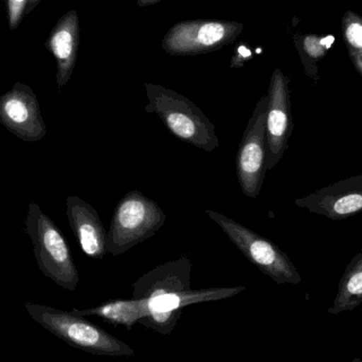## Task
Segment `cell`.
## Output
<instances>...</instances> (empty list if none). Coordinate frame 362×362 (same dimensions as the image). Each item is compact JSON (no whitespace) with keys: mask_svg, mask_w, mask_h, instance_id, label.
Masks as SVG:
<instances>
[{"mask_svg":"<svg viewBox=\"0 0 362 362\" xmlns=\"http://www.w3.org/2000/svg\"><path fill=\"white\" fill-rule=\"evenodd\" d=\"M146 112L155 114L172 135L195 148L213 152L219 146L215 127L191 100L158 84L146 83Z\"/></svg>","mask_w":362,"mask_h":362,"instance_id":"obj_1","label":"cell"},{"mask_svg":"<svg viewBox=\"0 0 362 362\" xmlns=\"http://www.w3.org/2000/svg\"><path fill=\"white\" fill-rule=\"evenodd\" d=\"M25 308L34 321L72 348L103 356L132 357L135 355V350L131 346L84 317L30 302H25Z\"/></svg>","mask_w":362,"mask_h":362,"instance_id":"obj_2","label":"cell"},{"mask_svg":"<svg viewBox=\"0 0 362 362\" xmlns=\"http://www.w3.org/2000/svg\"><path fill=\"white\" fill-rule=\"evenodd\" d=\"M40 272L66 291H74L80 276L69 245L54 221L31 202L25 221Z\"/></svg>","mask_w":362,"mask_h":362,"instance_id":"obj_3","label":"cell"},{"mask_svg":"<svg viewBox=\"0 0 362 362\" xmlns=\"http://www.w3.org/2000/svg\"><path fill=\"white\" fill-rule=\"evenodd\" d=\"M167 215L155 200L133 189L117 204L107 231V251L123 255L154 236L165 226Z\"/></svg>","mask_w":362,"mask_h":362,"instance_id":"obj_4","label":"cell"},{"mask_svg":"<svg viewBox=\"0 0 362 362\" xmlns=\"http://www.w3.org/2000/svg\"><path fill=\"white\" fill-rule=\"evenodd\" d=\"M206 214L223 229L250 263L278 284H299L302 278L288 255L276 244L216 211Z\"/></svg>","mask_w":362,"mask_h":362,"instance_id":"obj_5","label":"cell"},{"mask_svg":"<svg viewBox=\"0 0 362 362\" xmlns=\"http://www.w3.org/2000/svg\"><path fill=\"white\" fill-rule=\"evenodd\" d=\"M267 95L255 105L236 154L235 169L240 189L247 197L259 195L267 170L266 110Z\"/></svg>","mask_w":362,"mask_h":362,"instance_id":"obj_6","label":"cell"},{"mask_svg":"<svg viewBox=\"0 0 362 362\" xmlns=\"http://www.w3.org/2000/svg\"><path fill=\"white\" fill-rule=\"evenodd\" d=\"M242 30V23L236 21H181L169 30L163 38V48L177 57L206 54L235 40Z\"/></svg>","mask_w":362,"mask_h":362,"instance_id":"obj_7","label":"cell"},{"mask_svg":"<svg viewBox=\"0 0 362 362\" xmlns=\"http://www.w3.org/2000/svg\"><path fill=\"white\" fill-rule=\"evenodd\" d=\"M267 97V170H272L284 156L293 129L289 80L278 68L272 74Z\"/></svg>","mask_w":362,"mask_h":362,"instance_id":"obj_8","label":"cell"},{"mask_svg":"<svg viewBox=\"0 0 362 362\" xmlns=\"http://www.w3.org/2000/svg\"><path fill=\"white\" fill-rule=\"evenodd\" d=\"M0 123L23 141H40L46 136L40 103L29 85L15 83L0 95Z\"/></svg>","mask_w":362,"mask_h":362,"instance_id":"obj_9","label":"cell"},{"mask_svg":"<svg viewBox=\"0 0 362 362\" xmlns=\"http://www.w3.org/2000/svg\"><path fill=\"white\" fill-rule=\"evenodd\" d=\"M296 204L332 221L353 216L362 211V174L337 181L305 197L298 198Z\"/></svg>","mask_w":362,"mask_h":362,"instance_id":"obj_10","label":"cell"},{"mask_svg":"<svg viewBox=\"0 0 362 362\" xmlns=\"http://www.w3.org/2000/svg\"><path fill=\"white\" fill-rule=\"evenodd\" d=\"M66 212L83 252L91 259H104L108 253L107 231L97 210L82 198L69 196L66 200Z\"/></svg>","mask_w":362,"mask_h":362,"instance_id":"obj_11","label":"cell"},{"mask_svg":"<svg viewBox=\"0 0 362 362\" xmlns=\"http://www.w3.org/2000/svg\"><path fill=\"white\" fill-rule=\"evenodd\" d=\"M192 262L187 255L167 262L140 276L133 285V298L150 300L191 289Z\"/></svg>","mask_w":362,"mask_h":362,"instance_id":"obj_12","label":"cell"},{"mask_svg":"<svg viewBox=\"0 0 362 362\" xmlns=\"http://www.w3.org/2000/svg\"><path fill=\"white\" fill-rule=\"evenodd\" d=\"M78 15L71 10L59 19L45 44L57 62V84L59 89H63L71 78L78 59Z\"/></svg>","mask_w":362,"mask_h":362,"instance_id":"obj_13","label":"cell"},{"mask_svg":"<svg viewBox=\"0 0 362 362\" xmlns=\"http://www.w3.org/2000/svg\"><path fill=\"white\" fill-rule=\"evenodd\" d=\"M246 287H211V288L187 289L180 293H170L148 300V312H171L180 310L193 304L219 301L238 296ZM148 313V314H150Z\"/></svg>","mask_w":362,"mask_h":362,"instance_id":"obj_14","label":"cell"},{"mask_svg":"<svg viewBox=\"0 0 362 362\" xmlns=\"http://www.w3.org/2000/svg\"><path fill=\"white\" fill-rule=\"evenodd\" d=\"M71 312L76 316L99 317L112 325H122L127 331H131L136 323H139V321L146 318L150 313L148 300L135 298L129 300H112L95 308L86 310L74 308Z\"/></svg>","mask_w":362,"mask_h":362,"instance_id":"obj_15","label":"cell"},{"mask_svg":"<svg viewBox=\"0 0 362 362\" xmlns=\"http://www.w3.org/2000/svg\"><path fill=\"white\" fill-rule=\"evenodd\" d=\"M362 303V250L349 264L340 280L329 314L352 312Z\"/></svg>","mask_w":362,"mask_h":362,"instance_id":"obj_16","label":"cell"},{"mask_svg":"<svg viewBox=\"0 0 362 362\" xmlns=\"http://www.w3.org/2000/svg\"><path fill=\"white\" fill-rule=\"evenodd\" d=\"M295 44L301 57L305 74L315 83L318 82L319 74L317 63L327 55L335 42L332 35L321 36L317 34H295Z\"/></svg>","mask_w":362,"mask_h":362,"instance_id":"obj_17","label":"cell"},{"mask_svg":"<svg viewBox=\"0 0 362 362\" xmlns=\"http://www.w3.org/2000/svg\"><path fill=\"white\" fill-rule=\"evenodd\" d=\"M183 310L171 312H152L139 321V325L163 335H171L182 316Z\"/></svg>","mask_w":362,"mask_h":362,"instance_id":"obj_18","label":"cell"},{"mask_svg":"<svg viewBox=\"0 0 362 362\" xmlns=\"http://www.w3.org/2000/svg\"><path fill=\"white\" fill-rule=\"evenodd\" d=\"M341 30L348 50L362 52V17L348 11L342 18Z\"/></svg>","mask_w":362,"mask_h":362,"instance_id":"obj_19","label":"cell"},{"mask_svg":"<svg viewBox=\"0 0 362 362\" xmlns=\"http://www.w3.org/2000/svg\"><path fill=\"white\" fill-rule=\"evenodd\" d=\"M29 0H6V17L11 30H16L25 16Z\"/></svg>","mask_w":362,"mask_h":362,"instance_id":"obj_20","label":"cell"},{"mask_svg":"<svg viewBox=\"0 0 362 362\" xmlns=\"http://www.w3.org/2000/svg\"><path fill=\"white\" fill-rule=\"evenodd\" d=\"M252 57V53H251L250 49L245 45H240L238 49H236L235 54L233 55L231 59V67L240 68L243 67L247 61Z\"/></svg>","mask_w":362,"mask_h":362,"instance_id":"obj_21","label":"cell"},{"mask_svg":"<svg viewBox=\"0 0 362 362\" xmlns=\"http://www.w3.org/2000/svg\"><path fill=\"white\" fill-rule=\"evenodd\" d=\"M348 53L353 65H354L357 71H358L359 74L362 76V52H355V51L348 50Z\"/></svg>","mask_w":362,"mask_h":362,"instance_id":"obj_22","label":"cell"},{"mask_svg":"<svg viewBox=\"0 0 362 362\" xmlns=\"http://www.w3.org/2000/svg\"><path fill=\"white\" fill-rule=\"evenodd\" d=\"M40 1H42V0H29V1H28L27 8H25V15L30 14V13L40 4Z\"/></svg>","mask_w":362,"mask_h":362,"instance_id":"obj_23","label":"cell"},{"mask_svg":"<svg viewBox=\"0 0 362 362\" xmlns=\"http://www.w3.org/2000/svg\"><path fill=\"white\" fill-rule=\"evenodd\" d=\"M160 1H163V0H138V4H139V6H141V8H144V6H152V4Z\"/></svg>","mask_w":362,"mask_h":362,"instance_id":"obj_24","label":"cell"},{"mask_svg":"<svg viewBox=\"0 0 362 362\" xmlns=\"http://www.w3.org/2000/svg\"><path fill=\"white\" fill-rule=\"evenodd\" d=\"M352 362H362V361L358 357H356V358L353 359Z\"/></svg>","mask_w":362,"mask_h":362,"instance_id":"obj_25","label":"cell"}]
</instances>
